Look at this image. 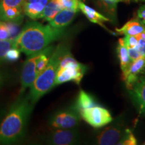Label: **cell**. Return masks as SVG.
I'll use <instances>...</instances> for the list:
<instances>
[{"instance_id": "3", "label": "cell", "mask_w": 145, "mask_h": 145, "mask_svg": "<svg viewBox=\"0 0 145 145\" xmlns=\"http://www.w3.org/2000/svg\"><path fill=\"white\" fill-rule=\"evenodd\" d=\"M68 46L60 44L55 47L46 68L42 71L30 87L29 97L32 104H35L47 92L54 88V81L61 57L67 50Z\"/></svg>"}, {"instance_id": "19", "label": "cell", "mask_w": 145, "mask_h": 145, "mask_svg": "<svg viewBox=\"0 0 145 145\" xmlns=\"http://www.w3.org/2000/svg\"><path fill=\"white\" fill-rule=\"evenodd\" d=\"M75 106L79 111L83 109L91 108V107L99 106V105L97 104L95 99L92 97L91 94H89L85 91L81 90L79 91Z\"/></svg>"}, {"instance_id": "28", "label": "cell", "mask_w": 145, "mask_h": 145, "mask_svg": "<svg viewBox=\"0 0 145 145\" xmlns=\"http://www.w3.org/2000/svg\"><path fill=\"white\" fill-rule=\"evenodd\" d=\"M137 38L138 39V44L137 46V50H138L141 57H145V40L142 39H140L138 36Z\"/></svg>"}, {"instance_id": "12", "label": "cell", "mask_w": 145, "mask_h": 145, "mask_svg": "<svg viewBox=\"0 0 145 145\" xmlns=\"http://www.w3.org/2000/svg\"><path fill=\"white\" fill-rule=\"evenodd\" d=\"M130 95L138 108L139 112L145 115V77H140L130 89Z\"/></svg>"}, {"instance_id": "31", "label": "cell", "mask_w": 145, "mask_h": 145, "mask_svg": "<svg viewBox=\"0 0 145 145\" xmlns=\"http://www.w3.org/2000/svg\"><path fill=\"white\" fill-rule=\"evenodd\" d=\"M103 1H104L105 2L108 3V4L112 5V6L116 5V3H119L118 0H103Z\"/></svg>"}, {"instance_id": "11", "label": "cell", "mask_w": 145, "mask_h": 145, "mask_svg": "<svg viewBox=\"0 0 145 145\" xmlns=\"http://www.w3.org/2000/svg\"><path fill=\"white\" fill-rule=\"evenodd\" d=\"M145 73V57H141L132 61L128 71L122 74L126 88L131 89L138 80L140 75Z\"/></svg>"}, {"instance_id": "36", "label": "cell", "mask_w": 145, "mask_h": 145, "mask_svg": "<svg viewBox=\"0 0 145 145\" xmlns=\"http://www.w3.org/2000/svg\"><path fill=\"white\" fill-rule=\"evenodd\" d=\"M143 144H144V145H145V142H144V143H143Z\"/></svg>"}, {"instance_id": "17", "label": "cell", "mask_w": 145, "mask_h": 145, "mask_svg": "<svg viewBox=\"0 0 145 145\" xmlns=\"http://www.w3.org/2000/svg\"><path fill=\"white\" fill-rule=\"evenodd\" d=\"M76 14L77 12L73 11L63 9L49 22V24L56 28H65L71 23Z\"/></svg>"}, {"instance_id": "21", "label": "cell", "mask_w": 145, "mask_h": 145, "mask_svg": "<svg viewBox=\"0 0 145 145\" xmlns=\"http://www.w3.org/2000/svg\"><path fill=\"white\" fill-rule=\"evenodd\" d=\"M54 48L55 47L54 46L49 45L40 52L39 58L38 59L37 63H36V72H37L38 75L46 68Z\"/></svg>"}, {"instance_id": "38", "label": "cell", "mask_w": 145, "mask_h": 145, "mask_svg": "<svg viewBox=\"0 0 145 145\" xmlns=\"http://www.w3.org/2000/svg\"><path fill=\"white\" fill-rule=\"evenodd\" d=\"M0 122H1V121H0Z\"/></svg>"}, {"instance_id": "9", "label": "cell", "mask_w": 145, "mask_h": 145, "mask_svg": "<svg viewBox=\"0 0 145 145\" xmlns=\"http://www.w3.org/2000/svg\"><path fill=\"white\" fill-rule=\"evenodd\" d=\"M80 134L75 128L57 129L46 138V142L53 145H71L80 141Z\"/></svg>"}, {"instance_id": "33", "label": "cell", "mask_w": 145, "mask_h": 145, "mask_svg": "<svg viewBox=\"0 0 145 145\" xmlns=\"http://www.w3.org/2000/svg\"><path fill=\"white\" fill-rule=\"evenodd\" d=\"M54 1H55L56 2L59 3H60V4L61 5L63 2H65V1H67V0H54Z\"/></svg>"}, {"instance_id": "34", "label": "cell", "mask_w": 145, "mask_h": 145, "mask_svg": "<svg viewBox=\"0 0 145 145\" xmlns=\"http://www.w3.org/2000/svg\"><path fill=\"white\" fill-rule=\"evenodd\" d=\"M119 2H126V3H128L130 2V0H118Z\"/></svg>"}, {"instance_id": "13", "label": "cell", "mask_w": 145, "mask_h": 145, "mask_svg": "<svg viewBox=\"0 0 145 145\" xmlns=\"http://www.w3.org/2000/svg\"><path fill=\"white\" fill-rule=\"evenodd\" d=\"M50 0H25L24 13L31 19L40 18L42 12Z\"/></svg>"}, {"instance_id": "4", "label": "cell", "mask_w": 145, "mask_h": 145, "mask_svg": "<svg viewBox=\"0 0 145 145\" xmlns=\"http://www.w3.org/2000/svg\"><path fill=\"white\" fill-rule=\"evenodd\" d=\"M87 70V67L78 62L69 50L61 57L58 67L54 87L74 81L79 84Z\"/></svg>"}, {"instance_id": "24", "label": "cell", "mask_w": 145, "mask_h": 145, "mask_svg": "<svg viewBox=\"0 0 145 145\" xmlns=\"http://www.w3.org/2000/svg\"><path fill=\"white\" fill-rule=\"evenodd\" d=\"M21 51L16 46L12 47L8 50L4 57L5 63H14L16 62L20 57Z\"/></svg>"}, {"instance_id": "16", "label": "cell", "mask_w": 145, "mask_h": 145, "mask_svg": "<svg viewBox=\"0 0 145 145\" xmlns=\"http://www.w3.org/2000/svg\"><path fill=\"white\" fill-rule=\"evenodd\" d=\"M79 10L82 12V13L86 16V17L88 18L91 22L97 24L99 26H102L103 28L107 29L106 27L104 24V23L106 22L110 21V20L108 18H106V16L99 13L98 12H97V11L91 8V7L88 6V5L82 2L80 0H79Z\"/></svg>"}, {"instance_id": "30", "label": "cell", "mask_w": 145, "mask_h": 145, "mask_svg": "<svg viewBox=\"0 0 145 145\" xmlns=\"http://www.w3.org/2000/svg\"><path fill=\"white\" fill-rule=\"evenodd\" d=\"M7 79H8V76H7L6 74L4 72L0 71V89L4 86Z\"/></svg>"}, {"instance_id": "29", "label": "cell", "mask_w": 145, "mask_h": 145, "mask_svg": "<svg viewBox=\"0 0 145 145\" xmlns=\"http://www.w3.org/2000/svg\"><path fill=\"white\" fill-rule=\"evenodd\" d=\"M137 18H138L143 23L145 24V5H142L138 10Z\"/></svg>"}, {"instance_id": "32", "label": "cell", "mask_w": 145, "mask_h": 145, "mask_svg": "<svg viewBox=\"0 0 145 145\" xmlns=\"http://www.w3.org/2000/svg\"><path fill=\"white\" fill-rule=\"evenodd\" d=\"M138 37L140 38V39H142L143 40H145V31H144L143 32H142V33L138 34V35H137Z\"/></svg>"}, {"instance_id": "7", "label": "cell", "mask_w": 145, "mask_h": 145, "mask_svg": "<svg viewBox=\"0 0 145 145\" xmlns=\"http://www.w3.org/2000/svg\"><path fill=\"white\" fill-rule=\"evenodd\" d=\"M81 117L94 128H101L113 120L111 114L106 108L99 106L79 110Z\"/></svg>"}, {"instance_id": "26", "label": "cell", "mask_w": 145, "mask_h": 145, "mask_svg": "<svg viewBox=\"0 0 145 145\" xmlns=\"http://www.w3.org/2000/svg\"><path fill=\"white\" fill-rule=\"evenodd\" d=\"M79 0H67L65 2H63L61 5L63 9L73 11L77 13L79 10Z\"/></svg>"}, {"instance_id": "14", "label": "cell", "mask_w": 145, "mask_h": 145, "mask_svg": "<svg viewBox=\"0 0 145 145\" xmlns=\"http://www.w3.org/2000/svg\"><path fill=\"white\" fill-rule=\"evenodd\" d=\"M145 31V24L138 18H132L120 28H116V32L120 35L137 36Z\"/></svg>"}, {"instance_id": "23", "label": "cell", "mask_w": 145, "mask_h": 145, "mask_svg": "<svg viewBox=\"0 0 145 145\" xmlns=\"http://www.w3.org/2000/svg\"><path fill=\"white\" fill-rule=\"evenodd\" d=\"M137 144V140L133 132L128 128H126L122 139L118 143L119 145H136Z\"/></svg>"}, {"instance_id": "37", "label": "cell", "mask_w": 145, "mask_h": 145, "mask_svg": "<svg viewBox=\"0 0 145 145\" xmlns=\"http://www.w3.org/2000/svg\"><path fill=\"white\" fill-rule=\"evenodd\" d=\"M136 1H137V0H136Z\"/></svg>"}, {"instance_id": "27", "label": "cell", "mask_w": 145, "mask_h": 145, "mask_svg": "<svg viewBox=\"0 0 145 145\" xmlns=\"http://www.w3.org/2000/svg\"><path fill=\"white\" fill-rule=\"evenodd\" d=\"M128 48V54H129V57L131 59L132 62V61H135L138 59V58L141 57L140 53H139L138 50H137V47H132V48Z\"/></svg>"}, {"instance_id": "10", "label": "cell", "mask_w": 145, "mask_h": 145, "mask_svg": "<svg viewBox=\"0 0 145 145\" xmlns=\"http://www.w3.org/2000/svg\"><path fill=\"white\" fill-rule=\"evenodd\" d=\"M40 52L28 56V59L24 63L21 72V86L22 90L30 88L37 77L36 63Z\"/></svg>"}, {"instance_id": "22", "label": "cell", "mask_w": 145, "mask_h": 145, "mask_svg": "<svg viewBox=\"0 0 145 145\" xmlns=\"http://www.w3.org/2000/svg\"><path fill=\"white\" fill-rule=\"evenodd\" d=\"M16 46L15 40H0V65L4 63V57L6 52L12 47Z\"/></svg>"}, {"instance_id": "5", "label": "cell", "mask_w": 145, "mask_h": 145, "mask_svg": "<svg viewBox=\"0 0 145 145\" xmlns=\"http://www.w3.org/2000/svg\"><path fill=\"white\" fill-rule=\"evenodd\" d=\"M126 128L122 117L117 118L115 120L109 123L96 137V144L100 145L118 144L122 139Z\"/></svg>"}, {"instance_id": "15", "label": "cell", "mask_w": 145, "mask_h": 145, "mask_svg": "<svg viewBox=\"0 0 145 145\" xmlns=\"http://www.w3.org/2000/svg\"><path fill=\"white\" fill-rule=\"evenodd\" d=\"M20 24L21 23L16 22L0 20V40H15L21 31L20 28Z\"/></svg>"}, {"instance_id": "1", "label": "cell", "mask_w": 145, "mask_h": 145, "mask_svg": "<svg viewBox=\"0 0 145 145\" xmlns=\"http://www.w3.org/2000/svg\"><path fill=\"white\" fill-rule=\"evenodd\" d=\"M34 104L28 95L19 97L0 122V144H12L24 137Z\"/></svg>"}, {"instance_id": "39", "label": "cell", "mask_w": 145, "mask_h": 145, "mask_svg": "<svg viewBox=\"0 0 145 145\" xmlns=\"http://www.w3.org/2000/svg\"><path fill=\"white\" fill-rule=\"evenodd\" d=\"M0 1H1V0H0Z\"/></svg>"}, {"instance_id": "20", "label": "cell", "mask_w": 145, "mask_h": 145, "mask_svg": "<svg viewBox=\"0 0 145 145\" xmlns=\"http://www.w3.org/2000/svg\"><path fill=\"white\" fill-rule=\"evenodd\" d=\"M63 7L60 3L54 0H50L42 12L40 18L46 21H51L60 11L63 10Z\"/></svg>"}, {"instance_id": "2", "label": "cell", "mask_w": 145, "mask_h": 145, "mask_svg": "<svg viewBox=\"0 0 145 145\" xmlns=\"http://www.w3.org/2000/svg\"><path fill=\"white\" fill-rule=\"evenodd\" d=\"M65 28H56L50 24L28 22L15 39L16 47L27 56L44 50L65 33Z\"/></svg>"}, {"instance_id": "18", "label": "cell", "mask_w": 145, "mask_h": 145, "mask_svg": "<svg viewBox=\"0 0 145 145\" xmlns=\"http://www.w3.org/2000/svg\"><path fill=\"white\" fill-rule=\"evenodd\" d=\"M116 50L122 74H124L129 69L132 63V61L129 57V54H128V48L126 45L122 42L118 41V45L117 46Z\"/></svg>"}, {"instance_id": "8", "label": "cell", "mask_w": 145, "mask_h": 145, "mask_svg": "<svg viewBox=\"0 0 145 145\" xmlns=\"http://www.w3.org/2000/svg\"><path fill=\"white\" fill-rule=\"evenodd\" d=\"M25 0H1L0 20L22 23Z\"/></svg>"}, {"instance_id": "35", "label": "cell", "mask_w": 145, "mask_h": 145, "mask_svg": "<svg viewBox=\"0 0 145 145\" xmlns=\"http://www.w3.org/2000/svg\"><path fill=\"white\" fill-rule=\"evenodd\" d=\"M141 1H145V0H141Z\"/></svg>"}, {"instance_id": "25", "label": "cell", "mask_w": 145, "mask_h": 145, "mask_svg": "<svg viewBox=\"0 0 145 145\" xmlns=\"http://www.w3.org/2000/svg\"><path fill=\"white\" fill-rule=\"evenodd\" d=\"M119 41L126 45L127 48H132V47H137L138 42V39L137 36H125L124 38L120 39Z\"/></svg>"}, {"instance_id": "6", "label": "cell", "mask_w": 145, "mask_h": 145, "mask_svg": "<svg viewBox=\"0 0 145 145\" xmlns=\"http://www.w3.org/2000/svg\"><path fill=\"white\" fill-rule=\"evenodd\" d=\"M81 121V114L75 106L54 113L49 119L50 127L56 129L75 128Z\"/></svg>"}]
</instances>
